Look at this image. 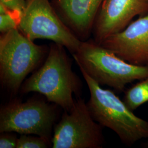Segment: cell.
<instances>
[{
	"label": "cell",
	"mask_w": 148,
	"mask_h": 148,
	"mask_svg": "<svg viewBox=\"0 0 148 148\" xmlns=\"http://www.w3.org/2000/svg\"><path fill=\"white\" fill-rule=\"evenodd\" d=\"M64 47L54 43L42 66L21 86V93L34 92L47 101L69 111L74 106L73 94L79 95L82 83L72 70L71 62Z\"/></svg>",
	"instance_id": "1"
},
{
	"label": "cell",
	"mask_w": 148,
	"mask_h": 148,
	"mask_svg": "<svg viewBox=\"0 0 148 148\" xmlns=\"http://www.w3.org/2000/svg\"><path fill=\"white\" fill-rule=\"evenodd\" d=\"M79 68L90 91L87 105L95 121L114 131L128 147L148 139V121L136 115L113 91L103 88Z\"/></svg>",
	"instance_id": "2"
},
{
	"label": "cell",
	"mask_w": 148,
	"mask_h": 148,
	"mask_svg": "<svg viewBox=\"0 0 148 148\" xmlns=\"http://www.w3.org/2000/svg\"><path fill=\"white\" fill-rule=\"evenodd\" d=\"M73 56L79 67L97 83L119 92L134 81L148 77V65L129 63L94 40L82 41Z\"/></svg>",
	"instance_id": "3"
},
{
	"label": "cell",
	"mask_w": 148,
	"mask_h": 148,
	"mask_svg": "<svg viewBox=\"0 0 148 148\" xmlns=\"http://www.w3.org/2000/svg\"><path fill=\"white\" fill-rule=\"evenodd\" d=\"M47 50L35 44L19 30H12L0 37L1 84L16 94L27 76L42 62Z\"/></svg>",
	"instance_id": "4"
},
{
	"label": "cell",
	"mask_w": 148,
	"mask_h": 148,
	"mask_svg": "<svg viewBox=\"0 0 148 148\" xmlns=\"http://www.w3.org/2000/svg\"><path fill=\"white\" fill-rule=\"evenodd\" d=\"M18 29L32 41L46 39L73 54L82 41L67 27L49 0H30L22 14Z\"/></svg>",
	"instance_id": "5"
},
{
	"label": "cell",
	"mask_w": 148,
	"mask_h": 148,
	"mask_svg": "<svg viewBox=\"0 0 148 148\" xmlns=\"http://www.w3.org/2000/svg\"><path fill=\"white\" fill-rule=\"evenodd\" d=\"M56 119L55 108L44 101H13L0 110V133L35 134L49 141Z\"/></svg>",
	"instance_id": "6"
},
{
	"label": "cell",
	"mask_w": 148,
	"mask_h": 148,
	"mask_svg": "<svg viewBox=\"0 0 148 148\" xmlns=\"http://www.w3.org/2000/svg\"><path fill=\"white\" fill-rule=\"evenodd\" d=\"M102 128L91 116L85 101L79 98L54 128L52 148H102L105 142Z\"/></svg>",
	"instance_id": "7"
},
{
	"label": "cell",
	"mask_w": 148,
	"mask_h": 148,
	"mask_svg": "<svg viewBox=\"0 0 148 148\" xmlns=\"http://www.w3.org/2000/svg\"><path fill=\"white\" fill-rule=\"evenodd\" d=\"M147 14L148 0H104L95 21L93 40L101 44L121 32L135 16Z\"/></svg>",
	"instance_id": "8"
},
{
	"label": "cell",
	"mask_w": 148,
	"mask_h": 148,
	"mask_svg": "<svg viewBox=\"0 0 148 148\" xmlns=\"http://www.w3.org/2000/svg\"><path fill=\"white\" fill-rule=\"evenodd\" d=\"M101 45L129 63L148 65V14L131 22Z\"/></svg>",
	"instance_id": "9"
},
{
	"label": "cell",
	"mask_w": 148,
	"mask_h": 148,
	"mask_svg": "<svg viewBox=\"0 0 148 148\" xmlns=\"http://www.w3.org/2000/svg\"><path fill=\"white\" fill-rule=\"evenodd\" d=\"M104 0H52L65 24L82 41L92 34L96 17Z\"/></svg>",
	"instance_id": "10"
},
{
	"label": "cell",
	"mask_w": 148,
	"mask_h": 148,
	"mask_svg": "<svg viewBox=\"0 0 148 148\" xmlns=\"http://www.w3.org/2000/svg\"><path fill=\"white\" fill-rule=\"evenodd\" d=\"M123 101L127 107L134 111L148 101V77L139 80L126 90Z\"/></svg>",
	"instance_id": "11"
},
{
	"label": "cell",
	"mask_w": 148,
	"mask_h": 148,
	"mask_svg": "<svg viewBox=\"0 0 148 148\" xmlns=\"http://www.w3.org/2000/svg\"><path fill=\"white\" fill-rule=\"evenodd\" d=\"M21 14L19 13L9 11L0 14V32L2 34L18 29Z\"/></svg>",
	"instance_id": "12"
},
{
	"label": "cell",
	"mask_w": 148,
	"mask_h": 148,
	"mask_svg": "<svg viewBox=\"0 0 148 148\" xmlns=\"http://www.w3.org/2000/svg\"><path fill=\"white\" fill-rule=\"evenodd\" d=\"M48 144L49 140L41 137L21 134L18 139L16 148H46Z\"/></svg>",
	"instance_id": "13"
},
{
	"label": "cell",
	"mask_w": 148,
	"mask_h": 148,
	"mask_svg": "<svg viewBox=\"0 0 148 148\" xmlns=\"http://www.w3.org/2000/svg\"><path fill=\"white\" fill-rule=\"evenodd\" d=\"M0 3L10 11L23 13L27 6V0H0Z\"/></svg>",
	"instance_id": "14"
},
{
	"label": "cell",
	"mask_w": 148,
	"mask_h": 148,
	"mask_svg": "<svg viewBox=\"0 0 148 148\" xmlns=\"http://www.w3.org/2000/svg\"><path fill=\"white\" fill-rule=\"evenodd\" d=\"M18 139L11 132L1 133L0 136V148H16Z\"/></svg>",
	"instance_id": "15"
},
{
	"label": "cell",
	"mask_w": 148,
	"mask_h": 148,
	"mask_svg": "<svg viewBox=\"0 0 148 148\" xmlns=\"http://www.w3.org/2000/svg\"><path fill=\"white\" fill-rule=\"evenodd\" d=\"M146 145H147V146L148 147V142L147 143H146Z\"/></svg>",
	"instance_id": "16"
},
{
	"label": "cell",
	"mask_w": 148,
	"mask_h": 148,
	"mask_svg": "<svg viewBox=\"0 0 148 148\" xmlns=\"http://www.w3.org/2000/svg\"><path fill=\"white\" fill-rule=\"evenodd\" d=\"M27 2H28V1H30V0H27Z\"/></svg>",
	"instance_id": "17"
}]
</instances>
